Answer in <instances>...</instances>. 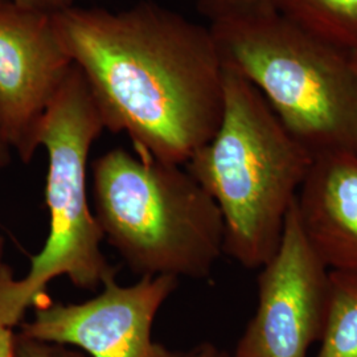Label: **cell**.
<instances>
[{
  "instance_id": "cell-7",
  "label": "cell",
  "mask_w": 357,
  "mask_h": 357,
  "mask_svg": "<svg viewBox=\"0 0 357 357\" xmlns=\"http://www.w3.org/2000/svg\"><path fill=\"white\" fill-rule=\"evenodd\" d=\"M167 275L142 277L128 286L115 278L102 291L82 303L44 301L33 317L22 323L24 336L68 345L89 357H178L153 339L156 314L178 287Z\"/></svg>"
},
{
  "instance_id": "cell-12",
  "label": "cell",
  "mask_w": 357,
  "mask_h": 357,
  "mask_svg": "<svg viewBox=\"0 0 357 357\" xmlns=\"http://www.w3.org/2000/svg\"><path fill=\"white\" fill-rule=\"evenodd\" d=\"M199 13L209 23L278 13V0H197Z\"/></svg>"
},
{
  "instance_id": "cell-10",
  "label": "cell",
  "mask_w": 357,
  "mask_h": 357,
  "mask_svg": "<svg viewBox=\"0 0 357 357\" xmlns=\"http://www.w3.org/2000/svg\"><path fill=\"white\" fill-rule=\"evenodd\" d=\"M278 13L357 63V0H278Z\"/></svg>"
},
{
  "instance_id": "cell-11",
  "label": "cell",
  "mask_w": 357,
  "mask_h": 357,
  "mask_svg": "<svg viewBox=\"0 0 357 357\" xmlns=\"http://www.w3.org/2000/svg\"><path fill=\"white\" fill-rule=\"evenodd\" d=\"M317 357H357V273L330 270L328 310Z\"/></svg>"
},
{
  "instance_id": "cell-6",
  "label": "cell",
  "mask_w": 357,
  "mask_h": 357,
  "mask_svg": "<svg viewBox=\"0 0 357 357\" xmlns=\"http://www.w3.org/2000/svg\"><path fill=\"white\" fill-rule=\"evenodd\" d=\"M257 287L255 314L231 357H308L326 327L330 268L307 241L295 203L277 252L261 268Z\"/></svg>"
},
{
  "instance_id": "cell-19",
  "label": "cell",
  "mask_w": 357,
  "mask_h": 357,
  "mask_svg": "<svg viewBox=\"0 0 357 357\" xmlns=\"http://www.w3.org/2000/svg\"><path fill=\"white\" fill-rule=\"evenodd\" d=\"M356 65H357V63H356Z\"/></svg>"
},
{
  "instance_id": "cell-4",
  "label": "cell",
  "mask_w": 357,
  "mask_h": 357,
  "mask_svg": "<svg viewBox=\"0 0 357 357\" xmlns=\"http://www.w3.org/2000/svg\"><path fill=\"white\" fill-rule=\"evenodd\" d=\"M105 130L102 116L82 72L72 66L38 128V147L48 155L45 203L50 213L47 241L31 258L22 280L0 270V324L15 328L26 310L47 301V287L66 277L81 290H96L115 278L103 255L102 231L91 212L88 166L93 143Z\"/></svg>"
},
{
  "instance_id": "cell-5",
  "label": "cell",
  "mask_w": 357,
  "mask_h": 357,
  "mask_svg": "<svg viewBox=\"0 0 357 357\" xmlns=\"http://www.w3.org/2000/svg\"><path fill=\"white\" fill-rule=\"evenodd\" d=\"M225 64L265 97L312 156L357 151V65L273 13L211 23Z\"/></svg>"
},
{
  "instance_id": "cell-2",
  "label": "cell",
  "mask_w": 357,
  "mask_h": 357,
  "mask_svg": "<svg viewBox=\"0 0 357 357\" xmlns=\"http://www.w3.org/2000/svg\"><path fill=\"white\" fill-rule=\"evenodd\" d=\"M312 162L255 85L224 63L220 126L184 166L221 212L224 255L249 270L268 262Z\"/></svg>"
},
{
  "instance_id": "cell-8",
  "label": "cell",
  "mask_w": 357,
  "mask_h": 357,
  "mask_svg": "<svg viewBox=\"0 0 357 357\" xmlns=\"http://www.w3.org/2000/svg\"><path fill=\"white\" fill-rule=\"evenodd\" d=\"M53 15L0 0V128L23 163L36 153L41 119L75 65Z\"/></svg>"
},
{
  "instance_id": "cell-9",
  "label": "cell",
  "mask_w": 357,
  "mask_h": 357,
  "mask_svg": "<svg viewBox=\"0 0 357 357\" xmlns=\"http://www.w3.org/2000/svg\"><path fill=\"white\" fill-rule=\"evenodd\" d=\"M295 211L321 262L330 270L357 273V151L315 156Z\"/></svg>"
},
{
  "instance_id": "cell-1",
  "label": "cell",
  "mask_w": 357,
  "mask_h": 357,
  "mask_svg": "<svg viewBox=\"0 0 357 357\" xmlns=\"http://www.w3.org/2000/svg\"><path fill=\"white\" fill-rule=\"evenodd\" d=\"M54 23L105 128L135 153L185 166L224 110V63L211 28L150 0L119 11L66 7Z\"/></svg>"
},
{
  "instance_id": "cell-17",
  "label": "cell",
  "mask_w": 357,
  "mask_h": 357,
  "mask_svg": "<svg viewBox=\"0 0 357 357\" xmlns=\"http://www.w3.org/2000/svg\"><path fill=\"white\" fill-rule=\"evenodd\" d=\"M10 160H11V147L6 141L3 131L0 128V172L8 166Z\"/></svg>"
},
{
  "instance_id": "cell-16",
  "label": "cell",
  "mask_w": 357,
  "mask_h": 357,
  "mask_svg": "<svg viewBox=\"0 0 357 357\" xmlns=\"http://www.w3.org/2000/svg\"><path fill=\"white\" fill-rule=\"evenodd\" d=\"M13 328L0 324V357H13Z\"/></svg>"
},
{
  "instance_id": "cell-13",
  "label": "cell",
  "mask_w": 357,
  "mask_h": 357,
  "mask_svg": "<svg viewBox=\"0 0 357 357\" xmlns=\"http://www.w3.org/2000/svg\"><path fill=\"white\" fill-rule=\"evenodd\" d=\"M13 357H89L68 345L54 344L15 333Z\"/></svg>"
},
{
  "instance_id": "cell-3",
  "label": "cell",
  "mask_w": 357,
  "mask_h": 357,
  "mask_svg": "<svg viewBox=\"0 0 357 357\" xmlns=\"http://www.w3.org/2000/svg\"><path fill=\"white\" fill-rule=\"evenodd\" d=\"M183 167L121 147L91 165L103 240L142 277L205 280L224 255L221 212Z\"/></svg>"
},
{
  "instance_id": "cell-14",
  "label": "cell",
  "mask_w": 357,
  "mask_h": 357,
  "mask_svg": "<svg viewBox=\"0 0 357 357\" xmlns=\"http://www.w3.org/2000/svg\"><path fill=\"white\" fill-rule=\"evenodd\" d=\"M15 4L44 13H59L72 6V0H11Z\"/></svg>"
},
{
  "instance_id": "cell-18",
  "label": "cell",
  "mask_w": 357,
  "mask_h": 357,
  "mask_svg": "<svg viewBox=\"0 0 357 357\" xmlns=\"http://www.w3.org/2000/svg\"><path fill=\"white\" fill-rule=\"evenodd\" d=\"M3 253H4V241H3V238L0 237V270L3 268Z\"/></svg>"
},
{
  "instance_id": "cell-15",
  "label": "cell",
  "mask_w": 357,
  "mask_h": 357,
  "mask_svg": "<svg viewBox=\"0 0 357 357\" xmlns=\"http://www.w3.org/2000/svg\"><path fill=\"white\" fill-rule=\"evenodd\" d=\"M178 357H231V355L213 343L204 342L192 347L188 351L178 352Z\"/></svg>"
}]
</instances>
